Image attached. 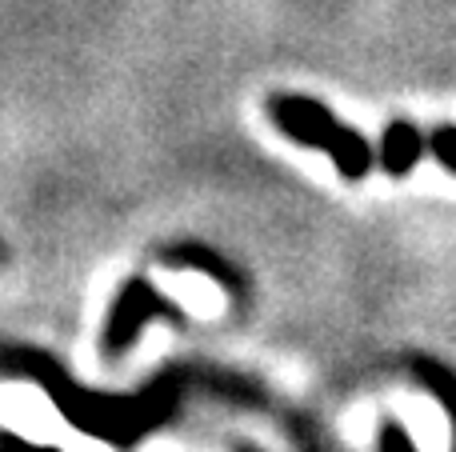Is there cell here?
Wrapping results in <instances>:
<instances>
[{
	"label": "cell",
	"instance_id": "obj_1",
	"mask_svg": "<svg viewBox=\"0 0 456 452\" xmlns=\"http://www.w3.org/2000/svg\"><path fill=\"white\" fill-rule=\"evenodd\" d=\"M281 120H284V128H289V133L305 136V141L340 149V165H345L348 173H356V168H361V144L348 141V136H340L337 128H332L329 120L313 109V104H281Z\"/></svg>",
	"mask_w": 456,
	"mask_h": 452
}]
</instances>
